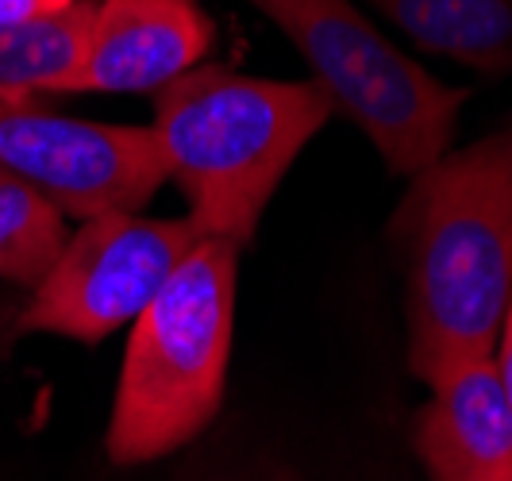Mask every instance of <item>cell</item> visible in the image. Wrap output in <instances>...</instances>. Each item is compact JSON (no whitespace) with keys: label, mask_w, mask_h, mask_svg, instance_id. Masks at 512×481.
Returning a JSON list of instances; mask_svg holds the SVG:
<instances>
[{"label":"cell","mask_w":512,"mask_h":481,"mask_svg":"<svg viewBox=\"0 0 512 481\" xmlns=\"http://www.w3.org/2000/svg\"><path fill=\"white\" fill-rule=\"evenodd\" d=\"M497 378H501V389H505V401H509L512 408V304L509 312H505V324H501V335H497Z\"/></svg>","instance_id":"cell-13"},{"label":"cell","mask_w":512,"mask_h":481,"mask_svg":"<svg viewBox=\"0 0 512 481\" xmlns=\"http://www.w3.org/2000/svg\"><path fill=\"white\" fill-rule=\"evenodd\" d=\"M201 239L205 235L189 216L147 220L139 212H116L85 220L74 239H66L47 278L31 289L20 331L101 343L158 297Z\"/></svg>","instance_id":"cell-5"},{"label":"cell","mask_w":512,"mask_h":481,"mask_svg":"<svg viewBox=\"0 0 512 481\" xmlns=\"http://www.w3.org/2000/svg\"><path fill=\"white\" fill-rule=\"evenodd\" d=\"M93 12L97 0H74L54 16L0 24V101L27 104L31 93H74Z\"/></svg>","instance_id":"cell-10"},{"label":"cell","mask_w":512,"mask_h":481,"mask_svg":"<svg viewBox=\"0 0 512 481\" xmlns=\"http://www.w3.org/2000/svg\"><path fill=\"white\" fill-rule=\"evenodd\" d=\"M212 35L197 0H97L74 93H158L205 62Z\"/></svg>","instance_id":"cell-7"},{"label":"cell","mask_w":512,"mask_h":481,"mask_svg":"<svg viewBox=\"0 0 512 481\" xmlns=\"http://www.w3.org/2000/svg\"><path fill=\"white\" fill-rule=\"evenodd\" d=\"M0 170L43 193L62 216L135 212L170 181L151 127L97 124L0 101Z\"/></svg>","instance_id":"cell-6"},{"label":"cell","mask_w":512,"mask_h":481,"mask_svg":"<svg viewBox=\"0 0 512 481\" xmlns=\"http://www.w3.org/2000/svg\"><path fill=\"white\" fill-rule=\"evenodd\" d=\"M335 116L312 81L197 66L154 93V139L205 239L247 247L305 143Z\"/></svg>","instance_id":"cell-2"},{"label":"cell","mask_w":512,"mask_h":481,"mask_svg":"<svg viewBox=\"0 0 512 481\" xmlns=\"http://www.w3.org/2000/svg\"><path fill=\"white\" fill-rule=\"evenodd\" d=\"M62 247V212L43 193L0 170V281L35 289Z\"/></svg>","instance_id":"cell-11"},{"label":"cell","mask_w":512,"mask_h":481,"mask_svg":"<svg viewBox=\"0 0 512 481\" xmlns=\"http://www.w3.org/2000/svg\"><path fill=\"white\" fill-rule=\"evenodd\" d=\"M416 447L432 481H512V408L493 358H470L432 381Z\"/></svg>","instance_id":"cell-8"},{"label":"cell","mask_w":512,"mask_h":481,"mask_svg":"<svg viewBox=\"0 0 512 481\" xmlns=\"http://www.w3.org/2000/svg\"><path fill=\"white\" fill-rule=\"evenodd\" d=\"M74 0H0V24H24L39 16H54L62 8H70Z\"/></svg>","instance_id":"cell-12"},{"label":"cell","mask_w":512,"mask_h":481,"mask_svg":"<svg viewBox=\"0 0 512 481\" xmlns=\"http://www.w3.org/2000/svg\"><path fill=\"white\" fill-rule=\"evenodd\" d=\"M409 239V358L428 385L493 358L512 304V127L443 154L397 216Z\"/></svg>","instance_id":"cell-1"},{"label":"cell","mask_w":512,"mask_h":481,"mask_svg":"<svg viewBox=\"0 0 512 481\" xmlns=\"http://www.w3.org/2000/svg\"><path fill=\"white\" fill-rule=\"evenodd\" d=\"M420 51L512 74V0H366Z\"/></svg>","instance_id":"cell-9"},{"label":"cell","mask_w":512,"mask_h":481,"mask_svg":"<svg viewBox=\"0 0 512 481\" xmlns=\"http://www.w3.org/2000/svg\"><path fill=\"white\" fill-rule=\"evenodd\" d=\"M235 281L239 247L201 239L131 320L108 420V455L116 466L170 455L212 424L228 381Z\"/></svg>","instance_id":"cell-3"},{"label":"cell","mask_w":512,"mask_h":481,"mask_svg":"<svg viewBox=\"0 0 512 481\" xmlns=\"http://www.w3.org/2000/svg\"><path fill=\"white\" fill-rule=\"evenodd\" d=\"M312 70V85L378 147L393 174L416 178L447 154L466 89H451L401 54L355 0H247Z\"/></svg>","instance_id":"cell-4"}]
</instances>
